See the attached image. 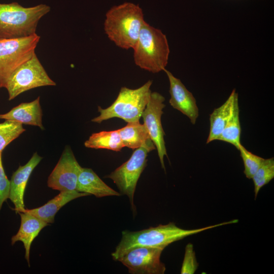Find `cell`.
I'll return each instance as SVG.
<instances>
[{
  "label": "cell",
  "instance_id": "cell-17",
  "mask_svg": "<svg viewBox=\"0 0 274 274\" xmlns=\"http://www.w3.org/2000/svg\"><path fill=\"white\" fill-rule=\"evenodd\" d=\"M76 191L97 197L120 196L121 194L107 185L91 168L82 167L79 174Z\"/></svg>",
  "mask_w": 274,
  "mask_h": 274
},
{
  "label": "cell",
  "instance_id": "cell-3",
  "mask_svg": "<svg viewBox=\"0 0 274 274\" xmlns=\"http://www.w3.org/2000/svg\"><path fill=\"white\" fill-rule=\"evenodd\" d=\"M133 49L134 63L140 68L152 73L165 68L170 50L166 36L160 29L145 22Z\"/></svg>",
  "mask_w": 274,
  "mask_h": 274
},
{
  "label": "cell",
  "instance_id": "cell-20",
  "mask_svg": "<svg viewBox=\"0 0 274 274\" xmlns=\"http://www.w3.org/2000/svg\"><path fill=\"white\" fill-rule=\"evenodd\" d=\"M89 148L120 151L124 147L118 130L102 131L91 134L84 143Z\"/></svg>",
  "mask_w": 274,
  "mask_h": 274
},
{
  "label": "cell",
  "instance_id": "cell-18",
  "mask_svg": "<svg viewBox=\"0 0 274 274\" xmlns=\"http://www.w3.org/2000/svg\"><path fill=\"white\" fill-rule=\"evenodd\" d=\"M238 94L235 89H233L227 100L219 107L214 109L210 115V131L207 144L218 140L222 133L235 98Z\"/></svg>",
  "mask_w": 274,
  "mask_h": 274
},
{
  "label": "cell",
  "instance_id": "cell-2",
  "mask_svg": "<svg viewBox=\"0 0 274 274\" xmlns=\"http://www.w3.org/2000/svg\"><path fill=\"white\" fill-rule=\"evenodd\" d=\"M145 22L139 6L125 2L113 6L107 12L104 30L108 38L118 47L133 49Z\"/></svg>",
  "mask_w": 274,
  "mask_h": 274
},
{
  "label": "cell",
  "instance_id": "cell-25",
  "mask_svg": "<svg viewBox=\"0 0 274 274\" xmlns=\"http://www.w3.org/2000/svg\"><path fill=\"white\" fill-rule=\"evenodd\" d=\"M198 266L195 253L192 244H188L185 247L184 257L182 263L181 274H193Z\"/></svg>",
  "mask_w": 274,
  "mask_h": 274
},
{
  "label": "cell",
  "instance_id": "cell-7",
  "mask_svg": "<svg viewBox=\"0 0 274 274\" xmlns=\"http://www.w3.org/2000/svg\"><path fill=\"white\" fill-rule=\"evenodd\" d=\"M151 140L134 150L130 158L106 177L111 179L120 194L129 198L131 209L135 212L133 198L138 181L146 166L149 152L155 149Z\"/></svg>",
  "mask_w": 274,
  "mask_h": 274
},
{
  "label": "cell",
  "instance_id": "cell-13",
  "mask_svg": "<svg viewBox=\"0 0 274 274\" xmlns=\"http://www.w3.org/2000/svg\"><path fill=\"white\" fill-rule=\"evenodd\" d=\"M37 152L33 153L29 160L25 165H20L13 173L10 181L9 198L14 205L16 213L25 210L24 203V194L28 180L35 168L42 159Z\"/></svg>",
  "mask_w": 274,
  "mask_h": 274
},
{
  "label": "cell",
  "instance_id": "cell-8",
  "mask_svg": "<svg viewBox=\"0 0 274 274\" xmlns=\"http://www.w3.org/2000/svg\"><path fill=\"white\" fill-rule=\"evenodd\" d=\"M55 85L56 83L49 77L35 53L13 72L5 88L9 94V100H11L30 89Z\"/></svg>",
  "mask_w": 274,
  "mask_h": 274
},
{
  "label": "cell",
  "instance_id": "cell-15",
  "mask_svg": "<svg viewBox=\"0 0 274 274\" xmlns=\"http://www.w3.org/2000/svg\"><path fill=\"white\" fill-rule=\"evenodd\" d=\"M40 96L28 102H22L12 108L8 112L0 114V119L10 120L22 124L36 126L44 129L42 124L43 113Z\"/></svg>",
  "mask_w": 274,
  "mask_h": 274
},
{
  "label": "cell",
  "instance_id": "cell-9",
  "mask_svg": "<svg viewBox=\"0 0 274 274\" xmlns=\"http://www.w3.org/2000/svg\"><path fill=\"white\" fill-rule=\"evenodd\" d=\"M163 250L156 247H135L125 253L118 261L127 268L129 273L163 274L166 269L160 261Z\"/></svg>",
  "mask_w": 274,
  "mask_h": 274
},
{
  "label": "cell",
  "instance_id": "cell-19",
  "mask_svg": "<svg viewBox=\"0 0 274 274\" xmlns=\"http://www.w3.org/2000/svg\"><path fill=\"white\" fill-rule=\"evenodd\" d=\"M118 131L124 146L133 150L142 147L151 140L146 127L139 121L128 122Z\"/></svg>",
  "mask_w": 274,
  "mask_h": 274
},
{
  "label": "cell",
  "instance_id": "cell-21",
  "mask_svg": "<svg viewBox=\"0 0 274 274\" xmlns=\"http://www.w3.org/2000/svg\"><path fill=\"white\" fill-rule=\"evenodd\" d=\"M241 127L239 121V109L237 97L233 103L230 114L224 129L218 140L232 144L238 149L241 143Z\"/></svg>",
  "mask_w": 274,
  "mask_h": 274
},
{
  "label": "cell",
  "instance_id": "cell-11",
  "mask_svg": "<svg viewBox=\"0 0 274 274\" xmlns=\"http://www.w3.org/2000/svg\"><path fill=\"white\" fill-rule=\"evenodd\" d=\"M81 169L72 150L66 146L48 177V186L60 191L76 190Z\"/></svg>",
  "mask_w": 274,
  "mask_h": 274
},
{
  "label": "cell",
  "instance_id": "cell-12",
  "mask_svg": "<svg viewBox=\"0 0 274 274\" xmlns=\"http://www.w3.org/2000/svg\"><path fill=\"white\" fill-rule=\"evenodd\" d=\"M163 71L166 73L169 83L170 97L169 103L173 108L188 117L191 123L194 125L199 115L195 98L179 79L166 68Z\"/></svg>",
  "mask_w": 274,
  "mask_h": 274
},
{
  "label": "cell",
  "instance_id": "cell-24",
  "mask_svg": "<svg viewBox=\"0 0 274 274\" xmlns=\"http://www.w3.org/2000/svg\"><path fill=\"white\" fill-rule=\"evenodd\" d=\"M237 150H239L241 157L243 161L244 173L247 178L251 179L264 158L249 151L242 144L239 146Z\"/></svg>",
  "mask_w": 274,
  "mask_h": 274
},
{
  "label": "cell",
  "instance_id": "cell-10",
  "mask_svg": "<svg viewBox=\"0 0 274 274\" xmlns=\"http://www.w3.org/2000/svg\"><path fill=\"white\" fill-rule=\"evenodd\" d=\"M165 98L157 92H152L148 102L142 114L144 125L146 127L150 138L157 149L161 167L165 170L164 157L167 156L162 123L161 116L165 107Z\"/></svg>",
  "mask_w": 274,
  "mask_h": 274
},
{
  "label": "cell",
  "instance_id": "cell-23",
  "mask_svg": "<svg viewBox=\"0 0 274 274\" xmlns=\"http://www.w3.org/2000/svg\"><path fill=\"white\" fill-rule=\"evenodd\" d=\"M25 131L21 123L5 120L0 123V151Z\"/></svg>",
  "mask_w": 274,
  "mask_h": 274
},
{
  "label": "cell",
  "instance_id": "cell-4",
  "mask_svg": "<svg viewBox=\"0 0 274 274\" xmlns=\"http://www.w3.org/2000/svg\"><path fill=\"white\" fill-rule=\"evenodd\" d=\"M50 11V7L45 4L24 7L16 2L0 4V39L36 33L39 20Z\"/></svg>",
  "mask_w": 274,
  "mask_h": 274
},
{
  "label": "cell",
  "instance_id": "cell-22",
  "mask_svg": "<svg viewBox=\"0 0 274 274\" xmlns=\"http://www.w3.org/2000/svg\"><path fill=\"white\" fill-rule=\"evenodd\" d=\"M273 178L274 159L273 157L264 159L252 178L254 185L255 199L260 190Z\"/></svg>",
  "mask_w": 274,
  "mask_h": 274
},
{
  "label": "cell",
  "instance_id": "cell-26",
  "mask_svg": "<svg viewBox=\"0 0 274 274\" xmlns=\"http://www.w3.org/2000/svg\"><path fill=\"white\" fill-rule=\"evenodd\" d=\"M10 183L3 165L2 152L0 151V211L3 203L9 198Z\"/></svg>",
  "mask_w": 274,
  "mask_h": 274
},
{
  "label": "cell",
  "instance_id": "cell-16",
  "mask_svg": "<svg viewBox=\"0 0 274 274\" xmlns=\"http://www.w3.org/2000/svg\"><path fill=\"white\" fill-rule=\"evenodd\" d=\"M87 194L76 190L62 191L43 206L32 209H25L27 212L47 223H53L56 213L65 204L79 197L87 196Z\"/></svg>",
  "mask_w": 274,
  "mask_h": 274
},
{
  "label": "cell",
  "instance_id": "cell-5",
  "mask_svg": "<svg viewBox=\"0 0 274 274\" xmlns=\"http://www.w3.org/2000/svg\"><path fill=\"white\" fill-rule=\"evenodd\" d=\"M152 83L151 80H148L136 89L122 87L117 97L110 107L106 109L98 107L100 114L91 121L100 123L113 118L122 119L127 123L139 121L149 100Z\"/></svg>",
  "mask_w": 274,
  "mask_h": 274
},
{
  "label": "cell",
  "instance_id": "cell-6",
  "mask_svg": "<svg viewBox=\"0 0 274 274\" xmlns=\"http://www.w3.org/2000/svg\"><path fill=\"white\" fill-rule=\"evenodd\" d=\"M40 37L0 39V88H5L13 72L35 53Z\"/></svg>",
  "mask_w": 274,
  "mask_h": 274
},
{
  "label": "cell",
  "instance_id": "cell-1",
  "mask_svg": "<svg viewBox=\"0 0 274 274\" xmlns=\"http://www.w3.org/2000/svg\"><path fill=\"white\" fill-rule=\"evenodd\" d=\"M234 223V220H232L200 228L185 229L177 226L175 223L170 222L139 231L124 230L122 232L121 239L111 255L114 260L118 261L125 253L135 247H149L164 249L170 244L186 237Z\"/></svg>",
  "mask_w": 274,
  "mask_h": 274
},
{
  "label": "cell",
  "instance_id": "cell-14",
  "mask_svg": "<svg viewBox=\"0 0 274 274\" xmlns=\"http://www.w3.org/2000/svg\"><path fill=\"white\" fill-rule=\"evenodd\" d=\"M18 214L21 217V224L17 233L12 237L11 244L14 245L18 241L23 243L25 250V258L29 267V254L32 242L48 223L26 212Z\"/></svg>",
  "mask_w": 274,
  "mask_h": 274
}]
</instances>
